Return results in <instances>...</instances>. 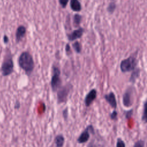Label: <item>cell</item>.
<instances>
[{"mask_svg": "<svg viewBox=\"0 0 147 147\" xmlns=\"http://www.w3.org/2000/svg\"><path fill=\"white\" fill-rule=\"evenodd\" d=\"M18 63L20 67L28 75H30L34 68V62L31 54L28 51H24L20 55Z\"/></svg>", "mask_w": 147, "mask_h": 147, "instance_id": "1", "label": "cell"}, {"mask_svg": "<svg viewBox=\"0 0 147 147\" xmlns=\"http://www.w3.org/2000/svg\"><path fill=\"white\" fill-rule=\"evenodd\" d=\"M137 64L138 60L136 56L131 55L121 61L119 68L122 73H126L134 71L137 68Z\"/></svg>", "mask_w": 147, "mask_h": 147, "instance_id": "2", "label": "cell"}, {"mask_svg": "<svg viewBox=\"0 0 147 147\" xmlns=\"http://www.w3.org/2000/svg\"><path fill=\"white\" fill-rule=\"evenodd\" d=\"M51 86L53 92L57 91L61 86V79L60 77V69L57 66L53 65L52 67Z\"/></svg>", "mask_w": 147, "mask_h": 147, "instance_id": "3", "label": "cell"}, {"mask_svg": "<svg viewBox=\"0 0 147 147\" xmlns=\"http://www.w3.org/2000/svg\"><path fill=\"white\" fill-rule=\"evenodd\" d=\"M72 88V86L70 83H67L60 87L57 91V102L58 104L66 102Z\"/></svg>", "mask_w": 147, "mask_h": 147, "instance_id": "4", "label": "cell"}, {"mask_svg": "<svg viewBox=\"0 0 147 147\" xmlns=\"http://www.w3.org/2000/svg\"><path fill=\"white\" fill-rule=\"evenodd\" d=\"M14 70V63L11 56H6V58L3 60L2 67L1 72L2 74L4 76L10 75Z\"/></svg>", "mask_w": 147, "mask_h": 147, "instance_id": "5", "label": "cell"}, {"mask_svg": "<svg viewBox=\"0 0 147 147\" xmlns=\"http://www.w3.org/2000/svg\"><path fill=\"white\" fill-rule=\"evenodd\" d=\"M91 133L94 134L95 130L92 125H89L81 133V134L77 139V142L79 144H84L87 142L90 138Z\"/></svg>", "mask_w": 147, "mask_h": 147, "instance_id": "6", "label": "cell"}, {"mask_svg": "<svg viewBox=\"0 0 147 147\" xmlns=\"http://www.w3.org/2000/svg\"><path fill=\"white\" fill-rule=\"evenodd\" d=\"M133 90L131 88H127L122 96V103L126 107H130L133 104L132 100Z\"/></svg>", "mask_w": 147, "mask_h": 147, "instance_id": "7", "label": "cell"}, {"mask_svg": "<svg viewBox=\"0 0 147 147\" xmlns=\"http://www.w3.org/2000/svg\"><path fill=\"white\" fill-rule=\"evenodd\" d=\"M84 29L82 27H79L78 28L74 30L71 33L67 34V39L69 41H75L76 40L81 38L83 34Z\"/></svg>", "mask_w": 147, "mask_h": 147, "instance_id": "8", "label": "cell"}, {"mask_svg": "<svg viewBox=\"0 0 147 147\" xmlns=\"http://www.w3.org/2000/svg\"><path fill=\"white\" fill-rule=\"evenodd\" d=\"M97 96V91L95 88L91 89L86 95L84 100L85 106L87 107L90 106L92 103L95 100Z\"/></svg>", "mask_w": 147, "mask_h": 147, "instance_id": "9", "label": "cell"}, {"mask_svg": "<svg viewBox=\"0 0 147 147\" xmlns=\"http://www.w3.org/2000/svg\"><path fill=\"white\" fill-rule=\"evenodd\" d=\"M104 99L112 108L115 110L117 107V102L115 95L113 92L110 91L109 93L105 94L104 95Z\"/></svg>", "mask_w": 147, "mask_h": 147, "instance_id": "10", "label": "cell"}, {"mask_svg": "<svg viewBox=\"0 0 147 147\" xmlns=\"http://www.w3.org/2000/svg\"><path fill=\"white\" fill-rule=\"evenodd\" d=\"M26 29L24 25H20L16 32V40L17 42H19L25 37Z\"/></svg>", "mask_w": 147, "mask_h": 147, "instance_id": "11", "label": "cell"}, {"mask_svg": "<svg viewBox=\"0 0 147 147\" xmlns=\"http://www.w3.org/2000/svg\"><path fill=\"white\" fill-rule=\"evenodd\" d=\"M69 6L71 10L75 12L80 11L82 8L81 3L78 0H71L69 2Z\"/></svg>", "mask_w": 147, "mask_h": 147, "instance_id": "12", "label": "cell"}, {"mask_svg": "<svg viewBox=\"0 0 147 147\" xmlns=\"http://www.w3.org/2000/svg\"><path fill=\"white\" fill-rule=\"evenodd\" d=\"M141 73V69L140 68H136L134 71H132L129 81L131 83H134L137 79L140 77Z\"/></svg>", "mask_w": 147, "mask_h": 147, "instance_id": "13", "label": "cell"}, {"mask_svg": "<svg viewBox=\"0 0 147 147\" xmlns=\"http://www.w3.org/2000/svg\"><path fill=\"white\" fill-rule=\"evenodd\" d=\"M65 142V138L63 134H57L54 139L55 147H63Z\"/></svg>", "mask_w": 147, "mask_h": 147, "instance_id": "14", "label": "cell"}, {"mask_svg": "<svg viewBox=\"0 0 147 147\" xmlns=\"http://www.w3.org/2000/svg\"><path fill=\"white\" fill-rule=\"evenodd\" d=\"M82 20V16L76 13L73 16V25L75 27H80V24Z\"/></svg>", "mask_w": 147, "mask_h": 147, "instance_id": "15", "label": "cell"}, {"mask_svg": "<svg viewBox=\"0 0 147 147\" xmlns=\"http://www.w3.org/2000/svg\"><path fill=\"white\" fill-rule=\"evenodd\" d=\"M72 48L76 53H80L82 49V46L78 41H75L72 45Z\"/></svg>", "mask_w": 147, "mask_h": 147, "instance_id": "16", "label": "cell"}, {"mask_svg": "<svg viewBox=\"0 0 147 147\" xmlns=\"http://www.w3.org/2000/svg\"><path fill=\"white\" fill-rule=\"evenodd\" d=\"M116 7H117V5H116L115 2H114V1L111 2L109 3V5H108V6L106 8V10L109 13L112 14L115 10Z\"/></svg>", "mask_w": 147, "mask_h": 147, "instance_id": "17", "label": "cell"}, {"mask_svg": "<svg viewBox=\"0 0 147 147\" xmlns=\"http://www.w3.org/2000/svg\"><path fill=\"white\" fill-rule=\"evenodd\" d=\"M141 120L144 122L146 123L147 117H146V100H145L143 104V111L141 117Z\"/></svg>", "mask_w": 147, "mask_h": 147, "instance_id": "18", "label": "cell"}, {"mask_svg": "<svg viewBox=\"0 0 147 147\" xmlns=\"http://www.w3.org/2000/svg\"><path fill=\"white\" fill-rule=\"evenodd\" d=\"M124 114H125V117L126 119H129L130 118H131V117H132L133 114V109H130L127 111H125L124 112Z\"/></svg>", "mask_w": 147, "mask_h": 147, "instance_id": "19", "label": "cell"}, {"mask_svg": "<svg viewBox=\"0 0 147 147\" xmlns=\"http://www.w3.org/2000/svg\"><path fill=\"white\" fill-rule=\"evenodd\" d=\"M116 147H126L125 142L121 138H118L116 143Z\"/></svg>", "mask_w": 147, "mask_h": 147, "instance_id": "20", "label": "cell"}, {"mask_svg": "<svg viewBox=\"0 0 147 147\" xmlns=\"http://www.w3.org/2000/svg\"><path fill=\"white\" fill-rule=\"evenodd\" d=\"M145 142L144 140H140L137 141L134 143L133 147H145Z\"/></svg>", "mask_w": 147, "mask_h": 147, "instance_id": "21", "label": "cell"}, {"mask_svg": "<svg viewBox=\"0 0 147 147\" xmlns=\"http://www.w3.org/2000/svg\"><path fill=\"white\" fill-rule=\"evenodd\" d=\"M118 113L116 110H114L110 114V118L112 120H115L117 118Z\"/></svg>", "mask_w": 147, "mask_h": 147, "instance_id": "22", "label": "cell"}, {"mask_svg": "<svg viewBox=\"0 0 147 147\" xmlns=\"http://www.w3.org/2000/svg\"><path fill=\"white\" fill-rule=\"evenodd\" d=\"M68 0H59V3L63 9H65L67 5Z\"/></svg>", "mask_w": 147, "mask_h": 147, "instance_id": "23", "label": "cell"}, {"mask_svg": "<svg viewBox=\"0 0 147 147\" xmlns=\"http://www.w3.org/2000/svg\"><path fill=\"white\" fill-rule=\"evenodd\" d=\"M62 114H63V118L64 119V120L66 121V120L68 119V107H66L65 109H64L63 110Z\"/></svg>", "mask_w": 147, "mask_h": 147, "instance_id": "24", "label": "cell"}, {"mask_svg": "<svg viewBox=\"0 0 147 147\" xmlns=\"http://www.w3.org/2000/svg\"><path fill=\"white\" fill-rule=\"evenodd\" d=\"M65 51L66 52V53L69 55L71 53V47L70 45L69 44V43L66 44L65 46Z\"/></svg>", "mask_w": 147, "mask_h": 147, "instance_id": "25", "label": "cell"}, {"mask_svg": "<svg viewBox=\"0 0 147 147\" xmlns=\"http://www.w3.org/2000/svg\"><path fill=\"white\" fill-rule=\"evenodd\" d=\"M3 41H4V42H5V44H6V43H7V42H9V38H8V37H7V36H6V35H5L4 37H3Z\"/></svg>", "mask_w": 147, "mask_h": 147, "instance_id": "26", "label": "cell"}, {"mask_svg": "<svg viewBox=\"0 0 147 147\" xmlns=\"http://www.w3.org/2000/svg\"><path fill=\"white\" fill-rule=\"evenodd\" d=\"M15 109H18L20 107V103L18 101H17L15 104Z\"/></svg>", "mask_w": 147, "mask_h": 147, "instance_id": "27", "label": "cell"}]
</instances>
